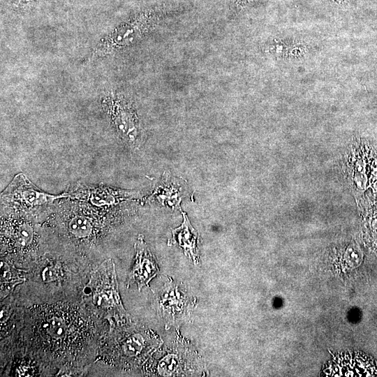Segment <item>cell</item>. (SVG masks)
Segmentation results:
<instances>
[{
	"mask_svg": "<svg viewBox=\"0 0 377 377\" xmlns=\"http://www.w3.org/2000/svg\"><path fill=\"white\" fill-rule=\"evenodd\" d=\"M156 358L152 367L156 376H181L198 375L202 367L195 352L184 343L175 344Z\"/></svg>",
	"mask_w": 377,
	"mask_h": 377,
	"instance_id": "1",
	"label": "cell"
},
{
	"mask_svg": "<svg viewBox=\"0 0 377 377\" xmlns=\"http://www.w3.org/2000/svg\"><path fill=\"white\" fill-rule=\"evenodd\" d=\"M68 197L67 193L53 195L42 191L22 173L17 175L1 193L3 203L22 209L42 207Z\"/></svg>",
	"mask_w": 377,
	"mask_h": 377,
	"instance_id": "2",
	"label": "cell"
},
{
	"mask_svg": "<svg viewBox=\"0 0 377 377\" xmlns=\"http://www.w3.org/2000/svg\"><path fill=\"white\" fill-rule=\"evenodd\" d=\"M157 302L160 314L168 327L189 317L195 298L189 297L186 291L170 279L159 291Z\"/></svg>",
	"mask_w": 377,
	"mask_h": 377,
	"instance_id": "3",
	"label": "cell"
},
{
	"mask_svg": "<svg viewBox=\"0 0 377 377\" xmlns=\"http://www.w3.org/2000/svg\"><path fill=\"white\" fill-rule=\"evenodd\" d=\"M63 307L50 309L37 322L38 332L47 342L57 348L69 343L77 327Z\"/></svg>",
	"mask_w": 377,
	"mask_h": 377,
	"instance_id": "4",
	"label": "cell"
},
{
	"mask_svg": "<svg viewBox=\"0 0 377 377\" xmlns=\"http://www.w3.org/2000/svg\"><path fill=\"white\" fill-rule=\"evenodd\" d=\"M162 341L148 330H138L128 332L117 343V355L126 363L142 360L156 348Z\"/></svg>",
	"mask_w": 377,
	"mask_h": 377,
	"instance_id": "5",
	"label": "cell"
},
{
	"mask_svg": "<svg viewBox=\"0 0 377 377\" xmlns=\"http://www.w3.org/2000/svg\"><path fill=\"white\" fill-rule=\"evenodd\" d=\"M108 114L117 132L128 143L136 145L139 138L138 119L126 103L114 96H108L105 101Z\"/></svg>",
	"mask_w": 377,
	"mask_h": 377,
	"instance_id": "6",
	"label": "cell"
},
{
	"mask_svg": "<svg viewBox=\"0 0 377 377\" xmlns=\"http://www.w3.org/2000/svg\"><path fill=\"white\" fill-rule=\"evenodd\" d=\"M134 248L135 258L128 274V286L135 283L140 290L159 273V269L142 235L138 237Z\"/></svg>",
	"mask_w": 377,
	"mask_h": 377,
	"instance_id": "7",
	"label": "cell"
},
{
	"mask_svg": "<svg viewBox=\"0 0 377 377\" xmlns=\"http://www.w3.org/2000/svg\"><path fill=\"white\" fill-rule=\"evenodd\" d=\"M68 197L85 201L96 207H110L130 200L136 195L133 191L108 186H80L67 193Z\"/></svg>",
	"mask_w": 377,
	"mask_h": 377,
	"instance_id": "8",
	"label": "cell"
},
{
	"mask_svg": "<svg viewBox=\"0 0 377 377\" xmlns=\"http://www.w3.org/2000/svg\"><path fill=\"white\" fill-rule=\"evenodd\" d=\"M330 376H375L377 367L363 354L350 353L336 357L327 369Z\"/></svg>",
	"mask_w": 377,
	"mask_h": 377,
	"instance_id": "9",
	"label": "cell"
},
{
	"mask_svg": "<svg viewBox=\"0 0 377 377\" xmlns=\"http://www.w3.org/2000/svg\"><path fill=\"white\" fill-rule=\"evenodd\" d=\"M182 214L183 222L178 228L171 230L172 238L169 244L178 246L194 265H198L200 262L199 233L191 224L186 213L182 211Z\"/></svg>",
	"mask_w": 377,
	"mask_h": 377,
	"instance_id": "10",
	"label": "cell"
},
{
	"mask_svg": "<svg viewBox=\"0 0 377 377\" xmlns=\"http://www.w3.org/2000/svg\"><path fill=\"white\" fill-rule=\"evenodd\" d=\"M68 228L75 237L85 238L91 234L93 226L88 217L81 214H76L68 221Z\"/></svg>",
	"mask_w": 377,
	"mask_h": 377,
	"instance_id": "11",
	"label": "cell"
},
{
	"mask_svg": "<svg viewBox=\"0 0 377 377\" xmlns=\"http://www.w3.org/2000/svg\"><path fill=\"white\" fill-rule=\"evenodd\" d=\"M8 238L17 248H25L29 246L33 238L31 228L26 223L14 225L9 230Z\"/></svg>",
	"mask_w": 377,
	"mask_h": 377,
	"instance_id": "12",
	"label": "cell"
}]
</instances>
